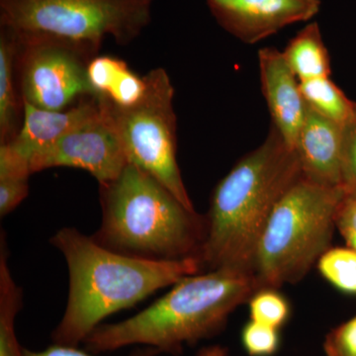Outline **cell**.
Here are the masks:
<instances>
[{
  "label": "cell",
  "instance_id": "23",
  "mask_svg": "<svg viewBox=\"0 0 356 356\" xmlns=\"http://www.w3.org/2000/svg\"><path fill=\"white\" fill-rule=\"evenodd\" d=\"M324 350L325 356H356V316L327 334Z\"/></svg>",
  "mask_w": 356,
  "mask_h": 356
},
{
  "label": "cell",
  "instance_id": "22",
  "mask_svg": "<svg viewBox=\"0 0 356 356\" xmlns=\"http://www.w3.org/2000/svg\"><path fill=\"white\" fill-rule=\"evenodd\" d=\"M29 175L23 172H0V216H7L29 194Z\"/></svg>",
  "mask_w": 356,
  "mask_h": 356
},
{
  "label": "cell",
  "instance_id": "15",
  "mask_svg": "<svg viewBox=\"0 0 356 356\" xmlns=\"http://www.w3.org/2000/svg\"><path fill=\"white\" fill-rule=\"evenodd\" d=\"M300 83L331 76V60L317 22H312L282 51Z\"/></svg>",
  "mask_w": 356,
  "mask_h": 356
},
{
  "label": "cell",
  "instance_id": "18",
  "mask_svg": "<svg viewBox=\"0 0 356 356\" xmlns=\"http://www.w3.org/2000/svg\"><path fill=\"white\" fill-rule=\"evenodd\" d=\"M18 44L8 30L0 32V138L2 143L13 140L17 119V102L14 88V58Z\"/></svg>",
  "mask_w": 356,
  "mask_h": 356
},
{
  "label": "cell",
  "instance_id": "4",
  "mask_svg": "<svg viewBox=\"0 0 356 356\" xmlns=\"http://www.w3.org/2000/svg\"><path fill=\"white\" fill-rule=\"evenodd\" d=\"M100 202L102 225L91 236L98 245L149 261L200 259L205 217L138 166L129 163L113 181L100 184Z\"/></svg>",
  "mask_w": 356,
  "mask_h": 356
},
{
  "label": "cell",
  "instance_id": "24",
  "mask_svg": "<svg viewBox=\"0 0 356 356\" xmlns=\"http://www.w3.org/2000/svg\"><path fill=\"white\" fill-rule=\"evenodd\" d=\"M336 227L348 247L356 250V193L346 192L337 208Z\"/></svg>",
  "mask_w": 356,
  "mask_h": 356
},
{
  "label": "cell",
  "instance_id": "19",
  "mask_svg": "<svg viewBox=\"0 0 356 356\" xmlns=\"http://www.w3.org/2000/svg\"><path fill=\"white\" fill-rule=\"evenodd\" d=\"M318 261V271L325 280L341 292L356 294V250L329 248Z\"/></svg>",
  "mask_w": 356,
  "mask_h": 356
},
{
  "label": "cell",
  "instance_id": "14",
  "mask_svg": "<svg viewBox=\"0 0 356 356\" xmlns=\"http://www.w3.org/2000/svg\"><path fill=\"white\" fill-rule=\"evenodd\" d=\"M89 83L96 95L104 96L120 107L132 106L144 95V77L136 76L123 60L97 57L88 64Z\"/></svg>",
  "mask_w": 356,
  "mask_h": 356
},
{
  "label": "cell",
  "instance_id": "12",
  "mask_svg": "<svg viewBox=\"0 0 356 356\" xmlns=\"http://www.w3.org/2000/svg\"><path fill=\"white\" fill-rule=\"evenodd\" d=\"M295 152L302 177L327 187H343V129L307 105Z\"/></svg>",
  "mask_w": 356,
  "mask_h": 356
},
{
  "label": "cell",
  "instance_id": "13",
  "mask_svg": "<svg viewBox=\"0 0 356 356\" xmlns=\"http://www.w3.org/2000/svg\"><path fill=\"white\" fill-rule=\"evenodd\" d=\"M23 105L22 127L6 144L30 163L33 156L48 149L65 134L95 115L100 108V99L99 96L95 95L88 102H81L63 111L40 109L25 102Z\"/></svg>",
  "mask_w": 356,
  "mask_h": 356
},
{
  "label": "cell",
  "instance_id": "27",
  "mask_svg": "<svg viewBox=\"0 0 356 356\" xmlns=\"http://www.w3.org/2000/svg\"><path fill=\"white\" fill-rule=\"evenodd\" d=\"M228 355V348L222 346H206L202 350H199L196 356H227Z\"/></svg>",
  "mask_w": 356,
  "mask_h": 356
},
{
  "label": "cell",
  "instance_id": "3",
  "mask_svg": "<svg viewBox=\"0 0 356 356\" xmlns=\"http://www.w3.org/2000/svg\"><path fill=\"white\" fill-rule=\"evenodd\" d=\"M259 289L254 274L236 269L186 276L133 317L96 327L84 341L86 350L99 355L140 346L179 355L186 344L219 334L229 315Z\"/></svg>",
  "mask_w": 356,
  "mask_h": 356
},
{
  "label": "cell",
  "instance_id": "20",
  "mask_svg": "<svg viewBox=\"0 0 356 356\" xmlns=\"http://www.w3.org/2000/svg\"><path fill=\"white\" fill-rule=\"evenodd\" d=\"M289 302L274 288H261L250 298V320L280 330L290 317Z\"/></svg>",
  "mask_w": 356,
  "mask_h": 356
},
{
  "label": "cell",
  "instance_id": "10",
  "mask_svg": "<svg viewBox=\"0 0 356 356\" xmlns=\"http://www.w3.org/2000/svg\"><path fill=\"white\" fill-rule=\"evenodd\" d=\"M219 24L236 38L257 43L282 28L311 20L320 0H206Z\"/></svg>",
  "mask_w": 356,
  "mask_h": 356
},
{
  "label": "cell",
  "instance_id": "5",
  "mask_svg": "<svg viewBox=\"0 0 356 356\" xmlns=\"http://www.w3.org/2000/svg\"><path fill=\"white\" fill-rule=\"evenodd\" d=\"M343 187L314 184L303 177L283 194L262 232L254 262L261 288L299 282L327 252L336 228Z\"/></svg>",
  "mask_w": 356,
  "mask_h": 356
},
{
  "label": "cell",
  "instance_id": "21",
  "mask_svg": "<svg viewBox=\"0 0 356 356\" xmlns=\"http://www.w3.org/2000/svg\"><path fill=\"white\" fill-rule=\"evenodd\" d=\"M242 343L250 356H273L280 350V330L250 320L243 327Z\"/></svg>",
  "mask_w": 356,
  "mask_h": 356
},
{
  "label": "cell",
  "instance_id": "8",
  "mask_svg": "<svg viewBox=\"0 0 356 356\" xmlns=\"http://www.w3.org/2000/svg\"><path fill=\"white\" fill-rule=\"evenodd\" d=\"M17 44L22 53L23 102L40 109L63 111L81 96L96 95L89 83L83 51L55 40Z\"/></svg>",
  "mask_w": 356,
  "mask_h": 356
},
{
  "label": "cell",
  "instance_id": "17",
  "mask_svg": "<svg viewBox=\"0 0 356 356\" xmlns=\"http://www.w3.org/2000/svg\"><path fill=\"white\" fill-rule=\"evenodd\" d=\"M304 99L312 109L343 129L356 120V103L330 77L300 83Z\"/></svg>",
  "mask_w": 356,
  "mask_h": 356
},
{
  "label": "cell",
  "instance_id": "9",
  "mask_svg": "<svg viewBox=\"0 0 356 356\" xmlns=\"http://www.w3.org/2000/svg\"><path fill=\"white\" fill-rule=\"evenodd\" d=\"M99 96L100 108L30 161L32 173L51 168L86 170L99 184L116 179L129 165L107 103Z\"/></svg>",
  "mask_w": 356,
  "mask_h": 356
},
{
  "label": "cell",
  "instance_id": "25",
  "mask_svg": "<svg viewBox=\"0 0 356 356\" xmlns=\"http://www.w3.org/2000/svg\"><path fill=\"white\" fill-rule=\"evenodd\" d=\"M343 185L356 193V120L343 129Z\"/></svg>",
  "mask_w": 356,
  "mask_h": 356
},
{
  "label": "cell",
  "instance_id": "1",
  "mask_svg": "<svg viewBox=\"0 0 356 356\" xmlns=\"http://www.w3.org/2000/svg\"><path fill=\"white\" fill-rule=\"evenodd\" d=\"M50 242L69 268L67 307L51 332L53 343L64 346H79L109 316L204 269L199 257L149 261L119 254L74 228L58 229Z\"/></svg>",
  "mask_w": 356,
  "mask_h": 356
},
{
  "label": "cell",
  "instance_id": "16",
  "mask_svg": "<svg viewBox=\"0 0 356 356\" xmlns=\"http://www.w3.org/2000/svg\"><path fill=\"white\" fill-rule=\"evenodd\" d=\"M0 241V356H23L15 332L16 316L22 307V290L9 268V252L3 233Z\"/></svg>",
  "mask_w": 356,
  "mask_h": 356
},
{
  "label": "cell",
  "instance_id": "6",
  "mask_svg": "<svg viewBox=\"0 0 356 356\" xmlns=\"http://www.w3.org/2000/svg\"><path fill=\"white\" fill-rule=\"evenodd\" d=\"M154 0H0V24L18 43L55 40L83 53L111 37L127 44L152 21Z\"/></svg>",
  "mask_w": 356,
  "mask_h": 356
},
{
  "label": "cell",
  "instance_id": "2",
  "mask_svg": "<svg viewBox=\"0 0 356 356\" xmlns=\"http://www.w3.org/2000/svg\"><path fill=\"white\" fill-rule=\"evenodd\" d=\"M301 177L296 152L271 126L264 144L243 156L213 192L200 254L204 269L254 274L255 252L267 220Z\"/></svg>",
  "mask_w": 356,
  "mask_h": 356
},
{
  "label": "cell",
  "instance_id": "11",
  "mask_svg": "<svg viewBox=\"0 0 356 356\" xmlns=\"http://www.w3.org/2000/svg\"><path fill=\"white\" fill-rule=\"evenodd\" d=\"M259 67L262 91L273 126L287 146L294 149L307 112L300 81L287 65L282 51L277 49L259 50Z\"/></svg>",
  "mask_w": 356,
  "mask_h": 356
},
{
  "label": "cell",
  "instance_id": "7",
  "mask_svg": "<svg viewBox=\"0 0 356 356\" xmlns=\"http://www.w3.org/2000/svg\"><path fill=\"white\" fill-rule=\"evenodd\" d=\"M144 79V95L132 106H117L106 99L129 163L156 178L184 207L196 212L177 161L172 81L163 69L152 70Z\"/></svg>",
  "mask_w": 356,
  "mask_h": 356
},
{
  "label": "cell",
  "instance_id": "26",
  "mask_svg": "<svg viewBox=\"0 0 356 356\" xmlns=\"http://www.w3.org/2000/svg\"><path fill=\"white\" fill-rule=\"evenodd\" d=\"M159 351L149 346H140L138 350L129 353L127 356H156ZM23 356H95L88 350H79V346H64L53 343L42 350H32L23 348Z\"/></svg>",
  "mask_w": 356,
  "mask_h": 356
}]
</instances>
